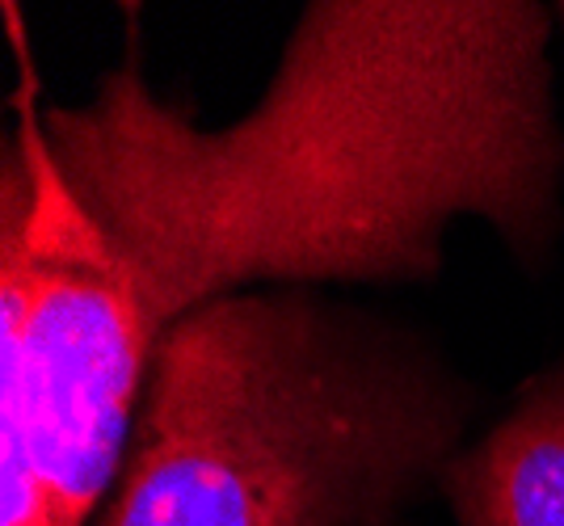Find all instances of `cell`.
Wrapping results in <instances>:
<instances>
[{
	"label": "cell",
	"instance_id": "3957f363",
	"mask_svg": "<svg viewBox=\"0 0 564 526\" xmlns=\"http://www.w3.org/2000/svg\"><path fill=\"white\" fill-rule=\"evenodd\" d=\"M438 489L455 526H564V362L447 459Z\"/></svg>",
	"mask_w": 564,
	"mask_h": 526
},
{
	"label": "cell",
	"instance_id": "6da1fadb",
	"mask_svg": "<svg viewBox=\"0 0 564 526\" xmlns=\"http://www.w3.org/2000/svg\"><path fill=\"white\" fill-rule=\"evenodd\" d=\"M552 25L531 0H316L265 94L198 127L135 51L0 156V526H89L156 341L215 299L430 283L455 219L527 270L564 228Z\"/></svg>",
	"mask_w": 564,
	"mask_h": 526
},
{
	"label": "cell",
	"instance_id": "277c9868",
	"mask_svg": "<svg viewBox=\"0 0 564 526\" xmlns=\"http://www.w3.org/2000/svg\"><path fill=\"white\" fill-rule=\"evenodd\" d=\"M552 18H556V25H561V34H564V4H556V9H552Z\"/></svg>",
	"mask_w": 564,
	"mask_h": 526
},
{
	"label": "cell",
	"instance_id": "7a4b0ae2",
	"mask_svg": "<svg viewBox=\"0 0 564 526\" xmlns=\"http://www.w3.org/2000/svg\"><path fill=\"white\" fill-rule=\"evenodd\" d=\"M471 413L417 329L321 287L228 295L156 341L89 526H388Z\"/></svg>",
	"mask_w": 564,
	"mask_h": 526
}]
</instances>
